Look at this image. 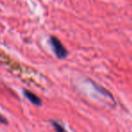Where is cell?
I'll list each match as a JSON object with an SVG mask.
<instances>
[{"label":"cell","instance_id":"6da1fadb","mask_svg":"<svg viewBox=\"0 0 132 132\" xmlns=\"http://www.w3.org/2000/svg\"><path fill=\"white\" fill-rule=\"evenodd\" d=\"M50 43L52 44L53 50L54 51V53L59 59H63L68 55V52L65 49L63 44H62L60 40L55 36L50 37Z\"/></svg>","mask_w":132,"mask_h":132},{"label":"cell","instance_id":"7a4b0ae2","mask_svg":"<svg viewBox=\"0 0 132 132\" xmlns=\"http://www.w3.org/2000/svg\"><path fill=\"white\" fill-rule=\"evenodd\" d=\"M24 96H26V99L29 100L33 104L36 105V106H40V105L42 104L41 99L37 95H35L34 92H30V90H24Z\"/></svg>","mask_w":132,"mask_h":132},{"label":"cell","instance_id":"3957f363","mask_svg":"<svg viewBox=\"0 0 132 132\" xmlns=\"http://www.w3.org/2000/svg\"><path fill=\"white\" fill-rule=\"evenodd\" d=\"M52 124H53V128H54L56 132H67L65 129H64L62 125H61L60 123L56 122V121H52Z\"/></svg>","mask_w":132,"mask_h":132},{"label":"cell","instance_id":"277c9868","mask_svg":"<svg viewBox=\"0 0 132 132\" xmlns=\"http://www.w3.org/2000/svg\"><path fill=\"white\" fill-rule=\"evenodd\" d=\"M0 123H2V124H5V125L7 124V120H6V119L1 113H0Z\"/></svg>","mask_w":132,"mask_h":132}]
</instances>
